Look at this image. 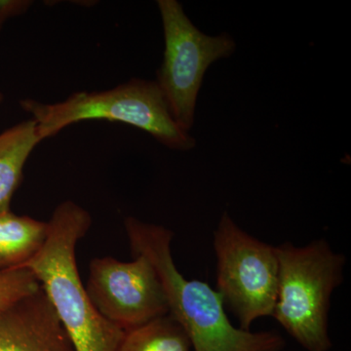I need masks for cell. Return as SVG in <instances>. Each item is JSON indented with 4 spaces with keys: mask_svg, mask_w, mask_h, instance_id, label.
<instances>
[{
    "mask_svg": "<svg viewBox=\"0 0 351 351\" xmlns=\"http://www.w3.org/2000/svg\"><path fill=\"white\" fill-rule=\"evenodd\" d=\"M20 106L36 120L43 141L78 122L107 120L147 132L174 151H191L196 145L195 138L171 117L156 82L132 78L112 89L75 92L55 104L24 99Z\"/></svg>",
    "mask_w": 351,
    "mask_h": 351,
    "instance_id": "cell-3",
    "label": "cell"
},
{
    "mask_svg": "<svg viewBox=\"0 0 351 351\" xmlns=\"http://www.w3.org/2000/svg\"><path fill=\"white\" fill-rule=\"evenodd\" d=\"M278 285L272 317L306 351H329L328 313L335 289L343 280L346 257L325 239L306 246H276Z\"/></svg>",
    "mask_w": 351,
    "mask_h": 351,
    "instance_id": "cell-4",
    "label": "cell"
},
{
    "mask_svg": "<svg viewBox=\"0 0 351 351\" xmlns=\"http://www.w3.org/2000/svg\"><path fill=\"white\" fill-rule=\"evenodd\" d=\"M40 142L38 123L34 119L0 133V214L10 211L11 201L22 182L27 158Z\"/></svg>",
    "mask_w": 351,
    "mask_h": 351,
    "instance_id": "cell-9",
    "label": "cell"
},
{
    "mask_svg": "<svg viewBox=\"0 0 351 351\" xmlns=\"http://www.w3.org/2000/svg\"><path fill=\"white\" fill-rule=\"evenodd\" d=\"M47 223L45 243L23 267L38 279L75 351H117L124 331L90 301L76 263V246L91 228V215L66 200L55 208Z\"/></svg>",
    "mask_w": 351,
    "mask_h": 351,
    "instance_id": "cell-2",
    "label": "cell"
},
{
    "mask_svg": "<svg viewBox=\"0 0 351 351\" xmlns=\"http://www.w3.org/2000/svg\"><path fill=\"white\" fill-rule=\"evenodd\" d=\"M117 351H191L184 328L171 314L123 332Z\"/></svg>",
    "mask_w": 351,
    "mask_h": 351,
    "instance_id": "cell-11",
    "label": "cell"
},
{
    "mask_svg": "<svg viewBox=\"0 0 351 351\" xmlns=\"http://www.w3.org/2000/svg\"><path fill=\"white\" fill-rule=\"evenodd\" d=\"M133 255L149 258L156 270L169 314L184 328L193 351H282L285 339L276 331L251 332L233 326L221 295L209 284L182 276L171 250L174 233L135 217L124 219Z\"/></svg>",
    "mask_w": 351,
    "mask_h": 351,
    "instance_id": "cell-1",
    "label": "cell"
},
{
    "mask_svg": "<svg viewBox=\"0 0 351 351\" xmlns=\"http://www.w3.org/2000/svg\"><path fill=\"white\" fill-rule=\"evenodd\" d=\"M2 101H3V95H2V93H0V104L2 103Z\"/></svg>",
    "mask_w": 351,
    "mask_h": 351,
    "instance_id": "cell-14",
    "label": "cell"
},
{
    "mask_svg": "<svg viewBox=\"0 0 351 351\" xmlns=\"http://www.w3.org/2000/svg\"><path fill=\"white\" fill-rule=\"evenodd\" d=\"M217 292L223 304L250 330L258 318L272 316L278 285L276 246L265 243L223 212L214 232Z\"/></svg>",
    "mask_w": 351,
    "mask_h": 351,
    "instance_id": "cell-6",
    "label": "cell"
},
{
    "mask_svg": "<svg viewBox=\"0 0 351 351\" xmlns=\"http://www.w3.org/2000/svg\"><path fill=\"white\" fill-rule=\"evenodd\" d=\"M39 289L38 279L27 267L0 272V309L11 306Z\"/></svg>",
    "mask_w": 351,
    "mask_h": 351,
    "instance_id": "cell-12",
    "label": "cell"
},
{
    "mask_svg": "<svg viewBox=\"0 0 351 351\" xmlns=\"http://www.w3.org/2000/svg\"><path fill=\"white\" fill-rule=\"evenodd\" d=\"M0 351H75L43 289L0 309Z\"/></svg>",
    "mask_w": 351,
    "mask_h": 351,
    "instance_id": "cell-8",
    "label": "cell"
},
{
    "mask_svg": "<svg viewBox=\"0 0 351 351\" xmlns=\"http://www.w3.org/2000/svg\"><path fill=\"white\" fill-rule=\"evenodd\" d=\"M133 258L131 262L94 258L84 284L97 311L122 331L169 314L162 284L154 265L145 256Z\"/></svg>",
    "mask_w": 351,
    "mask_h": 351,
    "instance_id": "cell-7",
    "label": "cell"
},
{
    "mask_svg": "<svg viewBox=\"0 0 351 351\" xmlns=\"http://www.w3.org/2000/svg\"><path fill=\"white\" fill-rule=\"evenodd\" d=\"M47 221L14 214H0V272L20 269L43 248Z\"/></svg>",
    "mask_w": 351,
    "mask_h": 351,
    "instance_id": "cell-10",
    "label": "cell"
},
{
    "mask_svg": "<svg viewBox=\"0 0 351 351\" xmlns=\"http://www.w3.org/2000/svg\"><path fill=\"white\" fill-rule=\"evenodd\" d=\"M32 5L29 0H0V32L7 21L27 12Z\"/></svg>",
    "mask_w": 351,
    "mask_h": 351,
    "instance_id": "cell-13",
    "label": "cell"
},
{
    "mask_svg": "<svg viewBox=\"0 0 351 351\" xmlns=\"http://www.w3.org/2000/svg\"><path fill=\"white\" fill-rule=\"evenodd\" d=\"M157 6L165 49L156 83L176 124L189 133L205 73L215 62L232 56L237 43L226 32L216 36L203 34L177 0H158Z\"/></svg>",
    "mask_w": 351,
    "mask_h": 351,
    "instance_id": "cell-5",
    "label": "cell"
}]
</instances>
